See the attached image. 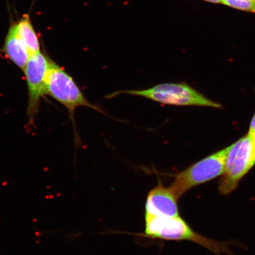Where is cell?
<instances>
[{
	"instance_id": "cell-9",
	"label": "cell",
	"mask_w": 255,
	"mask_h": 255,
	"mask_svg": "<svg viewBox=\"0 0 255 255\" xmlns=\"http://www.w3.org/2000/svg\"><path fill=\"white\" fill-rule=\"evenodd\" d=\"M15 24L17 33L24 41L30 55L40 52L39 38L32 24L30 15H24Z\"/></svg>"
},
{
	"instance_id": "cell-10",
	"label": "cell",
	"mask_w": 255,
	"mask_h": 255,
	"mask_svg": "<svg viewBox=\"0 0 255 255\" xmlns=\"http://www.w3.org/2000/svg\"><path fill=\"white\" fill-rule=\"evenodd\" d=\"M223 4L238 10L255 14V0H223Z\"/></svg>"
},
{
	"instance_id": "cell-5",
	"label": "cell",
	"mask_w": 255,
	"mask_h": 255,
	"mask_svg": "<svg viewBox=\"0 0 255 255\" xmlns=\"http://www.w3.org/2000/svg\"><path fill=\"white\" fill-rule=\"evenodd\" d=\"M226 147L201 160L174 175V179L169 187L179 199L188 191L199 185L215 179L224 173Z\"/></svg>"
},
{
	"instance_id": "cell-8",
	"label": "cell",
	"mask_w": 255,
	"mask_h": 255,
	"mask_svg": "<svg viewBox=\"0 0 255 255\" xmlns=\"http://www.w3.org/2000/svg\"><path fill=\"white\" fill-rule=\"evenodd\" d=\"M2 51L12 63L24 71L30 55L17 33L15 23H11L9 27Z\"/></svg>"
},
{
	"instance_id": "cell-4",
	"label": "cell",
	"mask_w": 255,
	"mask_h": 255,
	"mask_svg": "<svg viewBox=\"0 0 255 255\" xmlns=\"http://www.w3.org/2000/svg\"><path fill=\"white\" fill-rule=\"evenodd\" d=\"M255 165V136L248 133L231 146L226 155L225 170L218 189L223 195L237 189L239 183Z\"/></svg>"
},
{
	"instance_id": "cell-6",
	"label": "cell",
	"mask_w": 255,
	"mask_h": 255,
	"mask_svg": "<svg viewBox=\"0 0 255 255\" xmlns=\"http://www.w3.org/2000/svg\"><path fill=\"white\" fill-rule=\"evenodd\" d=\"M50 59L41 52L29 57L24 72L28 87L27 114L34 119L39 109L40 99L46 95V81Z\"/></svg>"
},
{
	"instance_id": "cell-1",
	"label": "cell",
	"mask_w": 255,
	"mask_h": 255,
	"mask_svg": "<svg viewBox=\"0 0 255 255\" xmlns=\"http://www.w3.org/2000/svg\"><path fill=\"white\" fill-rule=\"evenodd\" d=\"M143 237L171 241H190L198 244L217 255H232L231 243L213 241L194 232L180 216L156 217L145 214Z\"/></svg>"
},
{
	"instance_id": "cell-7",
	"label": "cell",
	"mask_w": 255,
	"mask_h": 255,
	"mask_svg": "<svg viewBox=\"0 0 255 255\" xmlns=\"http://www.w3.org/2000/svg\"><path fill=\"white\" fill-rule=\"evenodd\" d=\"M178 199L170 187L159 182L148 193L145 205V214L160 218L180 216Z\"/></svg>"
},
{
	"instance_id": "cell-12",
	"label": "cell",
	"mask_w": 255,
	"mask_h": 255,
	"mask_svg": "<svg viewBox=\"0 0 255 255\" xmlns=\"http://www.w3.org/2000/svg\"><path fill=\"white\" fill-rule=\"evenodd\" d=\"M202 1L212 3V4H222L223 0H202Z\"/></svg>"
},
{
	"instance_id": "cell-11",
	"label": "cell",
	"mask_w": 255,
	"mask_h": 255,
	"mask_svg": "<svg viewBox=\"0 0 255 255\" xmlns=\"http://www.w3.org/2000/svg\"><path fill=\"white\" fill-rule=\"evenodd\" d=\"M248 133H250L252 135L255 136V113L251 121L250 129H249Z\"/></svg>"
},
{
	"instance_id": "cell-3",
	"label": "cell",
	"mask_w": 255,
	"mask_h": 255,
	"mask_svg": "<svg viewBox=\"0 0 255 255\" xmlns=\"http://www.w3.org/2000/svg\"><path fill=\"white\" fill-rule=\"evenodd\" d=\"M46 94L66 108L72 120L75 110L79 107L91 108L108 116L104 110L89 102L72 76L51 59L46 78Z\"/></svg>"
},
{
	"instance_id": "cell-2",
	"label": "cell",
	"mask_w": 255,
	"mask_h": 255,
	"mask_svg": "<svg viewBox=\"0 0 255 255\" xmlns=\"http://www.w3.org/2000/svg\"><path fill=\"white\" fill-rule=\"evenodd\" d=\"M123 94L137 96L174 106L222 108L221 104L209 100L186 83H164L142 90L119 91L105 98L109 100Z\"/></svg>"
}]
</instances>
